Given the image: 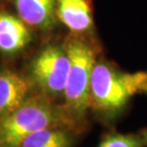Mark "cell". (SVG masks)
<instances>
[{"label": "cell", "mask_w": 147, "mask_h": 147, "mask_svg": "<svg viewBox=\"0 0 147 147\" xmlns=\"http://www.w3.org/2000/svg\"><path fill=\"white\" fill-rule=\"evenodd\" d=\"M32 40L28 25L20 17L0 12V52L12 55L26 48Z\"/></svg>", "instance_id": "5"}, {"label": "cell", "mask_w": 147, "mask_h": 147, "mask_svg": "<svg viewBox=\"0 0 147 147\" xmlns=\"http://www.w3.org/2000/svg\"><path fill=\"white\" fill-rule=\"evenodd\" d=\"M142 137L135 135H112L102 142L99 147H143Z\"/></svg>", "instance_id": "10"}, {"label": "cell", "mask_w": 147, "mask_h": 147, "mask_svg": "<svg viewBox=\"0 0 147 147\" xmlns=\"http://www.w3.org/2000/svg\"><path fill=\"white\" fill-rule=\"evenodd\" d=\"M65 49L70 59L64 96L65 106L71 114L84 116L89 106L90 83L96 62L95 52L84 40L72 37L65 43Z\"/></svg>", "instance_id": "3"}, {"label": "cell", "mask_w": 147, "mask_h": 147, "mask_svg": "<svg viewBox=\"0 0 147 147\" xmlns=\"http://www.w3.org/2000/svg\"><path fill=\"white\" fill-rule=\"evenodd\" d=\"M19 16L29 26L49 30L55 24L57 0H11Z\"/></svg>", "instance_id": "6"}, {"label": "cell", "mask_w": 147, "mask_h": 147, "mask_svg": "<svg viewBox=\"0 0 147 147\" xmlns=\"http://www.w3.org/2000/svg\"><path fill=\"white\" fill-rule=\"evenodd\" d=\"M147 95V71L126 73L97 62L90 83V101L101 111H117L137 95Z\"/></svg>", "instance_id": "2"}, {"label": "cell", "mask_w": 147, "mask_h": 147, "mask_svg": "<svg viewBox=\"0 0 147 147\" xmlns=\"http://www.w3.org/2000/svg\"><path fill=\"white\" fill-rule=\"evenodd\" d=\"M70 137L60 128H47L32 134L19 147H70Z\"/></svg>", "instance_id": "9"}, {"label": "cell", "mask_w": 147, "mask_h": 147, "mask_svg": "<svg viewBox=\"0 0 147 147\" xmlns=\"http://www.w3.org/2000/svg\"><path fill=\"white\" fill-rule=\"evenodd\" d=\"M29 82L15 72H0V118L11 113L28 98Z\"/></svg>", "instance_id": "7"}, {"label": "cell", "mask_w": 147, "mask_h": 147, "mask_svg": "<svg viewBox=\"0 0 147 147\" xmlns=\"http://www.w3.org/2000/svg\"><path fill=\"white\" fill-rule=\"evenodd\" d=\"M142 139L143 140H144V143H145V145H147V130L144 131V132L142 133Z\"/></svg>", "instance_id": "11"}, {"label": "cell", "mask_w": 147, "mask_h": 147, "mask_svg": "<svg viewBox=\"0 0 147 147\" xmlns=\"http://www.w3.org/2000/svg\"><path fill=\"white\" fill-rule=\"evenodd\" d=\"M67 122L65 116L46 98H28L11 113L0 118V147H19L32 134Z\"/></svg>", "instance_id": "1"}, {"label": "cell", "mask_w": 147, "mask_h": 147, "mask_svg": "<svg viewBox=\"0 0 147 147\" xmlns=\"http://www.w3.org/2000/svg\"><path fill=\"white\" fill-rule=\"evenodd\" d=\"M70 59L65 47L48 46L33 59L30 72L35 83L46 94L58 96L65 92Z\"/></svg>", "instance_id": "4"}, {"label": "cell", "mask_w": 147, "mask_h": 147, "mask_svg": "<svg viewBox=\"0 0 147 147\" xmlns=\"http://www.w3.org/2000/svg\"><path fill=\"white\" fill-rule=\"evenodd\" d=\"M56 14L59 20L74 33H86L92 28V12L87 0H57Z\"/></svg>", "instance_id": "8"}, {"label": "cell", "mask_w": 147, "mask_h": 147, "mask_svg": "<svg viewBox=\"0 0 147 147\" xmlns=\"http://www.w3.org/2000/svg\"><path fill=\"white\" fill-rule=\"evenodd\" d=\"M1 1H2V0H0V2H1Z\"/></svg>", "instance_id": "12"}]
</instances>
